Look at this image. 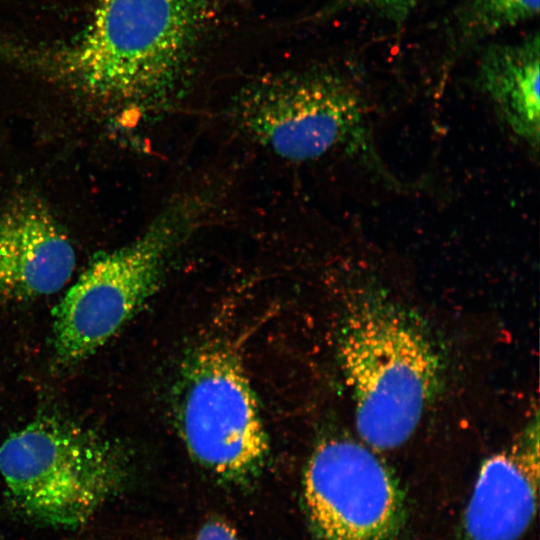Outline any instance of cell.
Returning a JSON list of instances; mask_svg holds the SVG:
<instances>
[{"label": "cell", "instance_id": "1", "mask_svg": "<svg viewBox=\"0 0 540 540\" xmlns=\"http://www.w3.org/2000/svg\"><path fill=\"white\" fill-rule=\"evenodd\" d=\"M199 16L195 0H96L76 39L51 48L0 43V56L100 100L150 101L176 80Z\"/></svg>", "mask_w": 540, "mask_h": 540}, {"label": "cell", "instance_id": "2", "mask_svg": "<svg viewBox=\"0 0 540 540\" xmlns=\"http://www.w3.org/2000/svg\"><path fill=\"white\" fill-rule=\"evenodd\" d=\"M339 344L359 436L374 449L399 447L415 431L440 381L432 341L401 308L372 294L349 310Z\"/></svg>", "mask_w": 540, "mask_h": 540}, {"label": "cell", "instance_id": "3", "mask_svg": "<svg viewBox=\"0 0 540 540\" xmlns=\"http://www.w3.org/2000/svg\"><path fill=\"white\" fill-rule=\"evenodd\" d=\"M208 200L203 194L178 195L134 241L93 258L53 310L52 342L60 363L90 357L138 312L202 224Z\"/></svg>", "mask_w": 540, "mask_h": 540}, {"label": "cell", "instance_id": "4", "mask_svg": "<svg viewBox=\"0 0 540 540\" xmlns=\"http://www.w3.org/2000/svg\"><path fill=\"white\" fill-rule=\"evenodd\" d=\"M127 469L115 443L58 416L37 417L0 444V475L12 504L49 527L85 524L122 487Z\"/></svg>", "mask_w": 540, "mask_h": 540}, {"label": "cell", "instance_id": "5", "mask_svg": "<svg viewBox=\"0 0 540 540\" xmlns=\"http://www.w3.org/2000/svg\"><path fill=\"white\" fill-rule=\"evenodd\" d=\"M233 114L246 136L285 160L311 161L340 151L383 171L364 98L340 72L314 70L257 81L237 98Z\"/></svg>", "mask_w": 540, "mask_h": 540}, {"label": "cell", "instance_id": "6", "mask_svg": "<svg viewBox=\"0 0 540 540\" xmlns=\"http://www.w3.org/2000/svg\"><path fill=\"white\" fill-rule=\"evenodd\" d=\"M175 419L193 460L214 476L243 483L262 470L269 451L257 399L234 345L200 342L177 382Z\"/></svg>", "mask_w": 540, "mask_h": 540}, {"label": "cell", "instance_id": "7", "mask_svg": "<svg viewBox=\"0 0 540 540\" xmlns=\"http://www.w3.org/2000/svg\"><path fill=\"white\" fill-rule=\"evenodd\" d=\"M303 497L318 540H394L400 512L395 482L359 443L318 444L304 472Z\"/></svg>", "mask_w": 540, "mask_h": 540}, {"label": "cell", "instance_id": "8", "mask_svg": "<svg viewBox=\"0 0 540 540\" xmlns=\"http://www.w3.org/2000/svg\"><path fill=\"white\" fill-rule=\"evenodd\" d=\"M75 265L74 247L43 201L21 197L0 213V299L55 294L71 279Z\"/></svg>", "mask_w": 540, "mask_h": 540}, {"label": "cell", "instance_id": "9", "mask_svg": "<svg viewBox=\"0 0 540 540\" xmlns=\"http://www.w3.org/2000/svg\"><path fill=\"white\" fill-rule=\"evenodd\" d=\"M539 480L538 421L482 465L465 525L471 540H516L530 524Z\"/></svg>", "mask_w": 540, "mask_h": 540}, {"label": "cell", "instance_id": "10", "mask_svg": "<svg viewBox=\"0 0 540 540\" xmlns=\"http://www.w3.org/2000/svg\"><path fill=\"white\" fill-rule=\"evenodd\" d=\"M538 33L515 43L490 44L477 68L478 87L510 132L534 152L540 136Z\"/></svg>", "mask_w": 540, "mask_h": 540}, {"label": "cell", "instance_id": "11", "mask_svg": "<svg viewBox=\"0 0 540 540\" xmlns=\"http://www.w3.org/2000/svg\"><path fill=\"white\" fill-rule=\"evenodd\" d=\"M539 0H466L454 17L452 48L457 53L494 34L531 20Z\"/></svg>", "mask_w": 540, "mask_h": 540}, {"label": "cell", "instance_id": "12", "mask_svg": "<svg viewBox=\"0 0 540 540\" xmlns=\"http://www.w3.org/2000/svg\"><path fill=\"white\" fill-rule=\"evenodd\" d=\"M192 540H239L235 529L220 518L206 521Z\"/></svg>", "mask_w": 540, "mask_h": 540}, {"label": "cell", "instance_id": "13", "mask_svg": "<svg viewBox=\"0 0 540 540\" xmlns=\"http://www.w3.org/2000/svg\"><path fill=\"white\" fill-rule=\"evenodd\" d=\"M414 1L416 0H331V3L327 9L330 13H332L335 11L361 6L398 7L411 4Z\"/></svg>", "mask_w": 540, "mask_h": 540}]
</instances>
